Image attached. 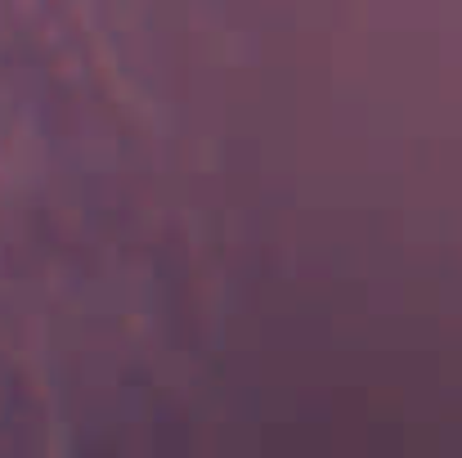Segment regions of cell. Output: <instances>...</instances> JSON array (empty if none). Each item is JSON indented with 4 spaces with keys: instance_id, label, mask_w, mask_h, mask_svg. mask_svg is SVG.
Instances as JSON below:
<instances>
[{
    "instance_id": "6da1fadb",
    "label": "cell",
    "mask_w": 462,
    "mask_h": 458,
    "mask_svg": "<svg viewBox=\"0 0 462 458\" xmlns=\"http://www.w3.org/2000/svg\"><path fill=\"white\" fill-rule=\"evenodd\" d=\"M23 427H27V405H23V396H18L14 387H5V378H0V450L27 445Z\"/></svg>"
}]
</instances>
